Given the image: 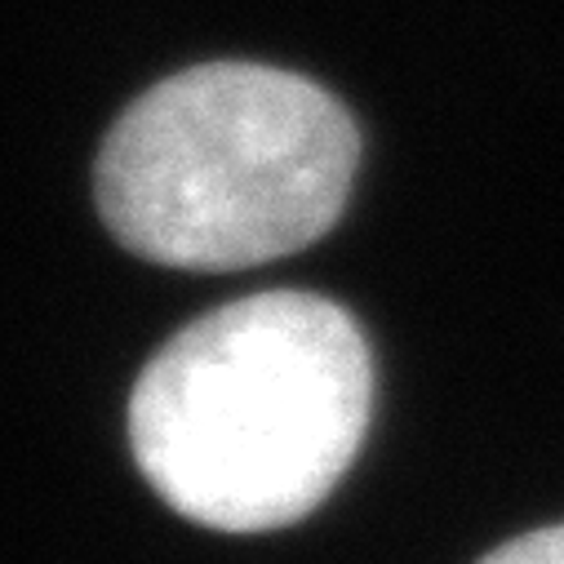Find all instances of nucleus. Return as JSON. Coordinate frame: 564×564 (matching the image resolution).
<instances>
[{
    "instance_id": "f257e3e1",
    "label": "nucleus",
    "mask_w": 564,
    "mask_h": 564,
    "mask_svg": "<svg viewBox=\"0 0 564 564\" xmlns=\"http://www.w3.org/2000/svg\"><path fill=\"white\" fill-rule=\"evenodd\" d=\"M373 413V356L329 299L267 290L192 321L129 395V445L187 520L267 533L312 516Z\"/></svg>"
},
{
    "instance_id": "f03ea898",
    "label": "nucleus",
    "mask_w": 564,
    "mask_h": 564,
    "mask_svg": "<svg viewBox=\"0 0 564 564\" xmlns=\"http://www.w3.org/2000/svg\"><path fill=\"white\" fill-rule=\"evenodd\" d=\"M360 170L351 111L307 76L205 63L152 85L98 152L111 236L178 271H240L316 245Z\"/></svg>"
},
{
    "instance_id": "7ed1b4c3",
    "label": "nucleus",
    "mask_w": 564,
    "mask_h": 564,
    "mask_svg": "<svg viewBox=\"0 0 564 564\" xmlns=\"http://www.w3.org/2000/svg\"><path fill=\"white\" fill-rule=\"evenodd\" d=\"M476 564H564V524L520 533V538L502 542L498 551H489Z\"/></svg>"
}]
</instances>
